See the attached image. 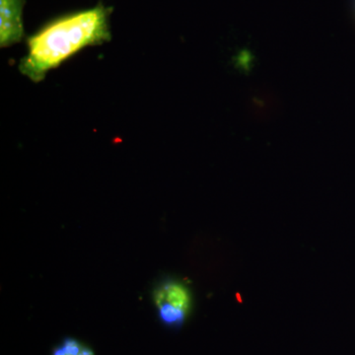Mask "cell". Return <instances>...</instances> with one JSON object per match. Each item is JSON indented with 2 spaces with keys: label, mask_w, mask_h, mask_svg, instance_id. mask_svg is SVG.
Returning a JSON list of instances; mask_svg holds the SVG:
<instances>
[{
  "label": "cell",
  "mask_w": 355,
  "mask_h": 355,
  "mask_svg": "<svg viewBox=\"0 0 355 355\" xmlns=\"http://www.w3.org/2000/svg\"><path fill=\"white\" fill-rule=\"evenodd\" d=\"M110 40L106 7L69 14L49 23L28 39V53L21 60L20 72L33 83H40L50 70L58 69L79 51Z\"/></svg>",
  "instance_id": "1"
},
{
  "label": "cell",
  "mask_w": 355,
  "mask_h": 355,
  "mask_svg": "<svg viewBox=\"0 0 355 355\" xmlns=\"http://www.w3.org/2000/svg\"><path fill=\"white\" fill-rule=\"evenodd\" d=\"M158 316L165 326L179 328L191 309V297L186 287L175 282L161 284L154 293Z\"/></svg>",
  "instance_id": "2"
},
{
  "label": "cell",
  "mask_w": 355,
  "mask_h": 355,
  "mask_svg": "<svg viewBox=\"0 0 355 355\" xmlns=\"http://www.w3.org/2000/svg\"><path fill=\"white\" fill-rule=\"evenodd\" d=\"M24 0H0V46L19 43L24 37L22 11Z\"/></svg>",
  "instance_id": "3"
},
{
  "label": "cell",
  "mask_w": 355,
  "mask_h": 355,
  "mask_svg": "<svg viewBox=\"0 0 355 355\" xmlns=\"http://www.w3.org/2000/svg\"><path fill=\"white\" fill-rule=\"evenodd\" d=\"M51 355H94V352L76 338H67L53 349Z\"/></svg>",
  "instance_id": "4"
}]
</instances>
